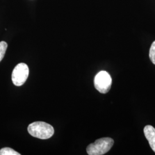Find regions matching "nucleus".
Returning a JSON list of instances; mask_svg holds the SVG:
<instances>
[{
    "instance_id": "nucleus-1",
    "label": "nucleus",
    "mask_w": 155,
    "mask_h": 155,
    "mask_svg": "<svg viewBox=\"0 0 155 155\" xmlns=\"http://www.w3.org/2000/svg\"><path fill=\"white\" fill-rule=\"evenodd\" d=\"M28 131L32 136L42 140L50 139L54 134V129L52 125L41 121L34 122L29 124Z\"/></svg>"
},
{
    "instance_id": "nucleus-2",
    "label": "nucleus",
    "mask_w": 155,
    "mask_h": 155,
    "mask_svg": "<svg viewBox=\"0 0 155 155\" xmlns=\"http://www.w3.org/2000/svg\"><path fill=\"white\" fill-rule=\"evenodd\" d=\"M114 144V140L109 137H104L97 140L94 143L87 147V152L89 155H102L110 150Z\"/></svg>"
},
{
    "instance_id": "nucleus-3",
    "label": "nucleus",
    "mask_w": 155,
    "mask_h": 155,
    "mask_svg": "<svg viewBox=\"0 0 155 155\" xmlns=\"http://www.w3.org/2000/svg\"><path fill=\"white\" fill-rule=\"evenodd\" d=\"M94 86L99 92L106 94L110 90L112 79L110 74L105 71L98 72L94 78Z\"/></svg>"
},
{
    "instance_id": "nucleus-4",
    "label": "nucleus",
    "mask_w": 155,
    "mask_h": 155,
    "mask_svg": "<svg viewBox=\"0 0 155 155\" xmlns=\"http://www.w3.org/2000/svg\"><path fill=\"white\" fill-rule=\"evenodd\" d=\"M29 75V68L25 63H19L15 67L12 74V80L17 86H22L26 82Z\"/></svg>"
},
{
    "instance_id": "nucleus-5",
    "label": "nucleus",
    "mask_w": 155,
    "mask_h": 155,
    "mask_svg": "<svg viewBox=\"0 0 155 155\" xmlns=\"http://www.w3.org/2000/svg\"><path fill=\"white\" fill-rule=\"evenodd\" d=\"M144 135L149 142L150 147L155 153V128L151 125H147L144 129Z\"/></svg>"
},
{
    "instance_id": "nucleus-6",
    "label": "nucleus",
    "mask_w": 155,
    "mask_h": 155,
    "mask_svg": "<svg viewBox=\"0 0 155 155\" xmlns=\"http://www.w3.org/2000/svg\"><path fill=\"white\" fill-rule=\"evenodd\" d=\"M0 155H20V153L11 148H4L0 150Z\"/></svg>"
},
{
    "instance_id": "nucleus-7",
    "label": "nucleus",
    "mask_w": 155,
    "mask_h": 155,
    "mask_svg": "<svg viewBox=\"0 0 155 155\" xmlns=\"http://www.w3.org/2000/svg\"><path fill=\"white\" fill-rule=\"evenodd\" d=\"M8 47V45L5 41L0 42V61L2 60L5 54L6 51Z\"/></svg>"
},
{
    "instance_id": "nucleus-8",
    "label": "nucleus",
    "mask_w": 155,
    "mask_h": 155,
    "mask_svg": "<svg viewBox=\"0 0 155 155\" xmlns=\"http://www.w3.org/2000/svg\"><path fill=\"white\" fill-rule=\"evenodd\" d=\"M150 58L151 61L155 65V41L153 42L150 48Z\"/></svg>"
}]
</instances>
